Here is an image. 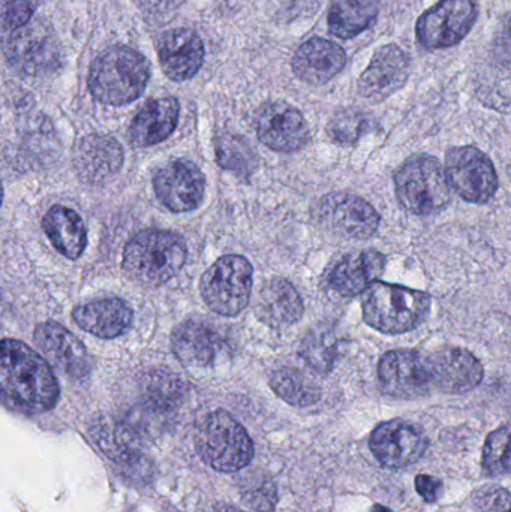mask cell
<instances>
[{
	"instance_id": "obj_1",
	"label": "cell",
	"mask_w": 511,
	"mask_h": 512,
	"mask_svg": "<svg viewBox=\"0 0 511 512\" xmlns=\"http://www.w3.org/2000/svg\"><path fill=\"white\" fill-rule=\"evenodd\" d=\"M59 399V384L47 360L18 340L0 342V400L18 411L45 412Z\"/></svg>"
},
{
	"instance_id": "obj_2",
	"label": "cell",
	"mask_w": 511,
	"mask_h": 512,
	"mask_svg": "<svg viewBox=\"0 0 511 512\" xmlns=\"http://www.w3.org/2000/svg\"><path fill=\"white\" fill-rule=\"evenodd\" d=\"M150 77V63L129 47H113L90 66V92L108 105H125L143 95Z\"/></svg>"
},
{
	"instance_id": "obj_3",
	"label": "cell",
	"mask_w": 511,
	"mask_h": 512,
	"mask_svg": "<svg viewBox=\"0 0 511 512\" xmlns=\"http://www.w3.org/2000/svg\"><path fill=\"white\" fill-rule=\"evenodd\" d=\"M363 319L384 334H402L419 327L431 310L426 292L392 283H372L363 295Z\"/></svg>"
},
{
	"instance_id": "obj_4",
	"label": "cell",
	"mask_w": 511,
	"mask_h": 512,
	"mask_svg": "<svg viewBox=\"0 0 511 512\" xmlns=\"http://www.w3.org/2000/svg\"><path fill=\"white\" fill-rule=\"evenodd\" d=\"M185 242L171 231L149 230L126 245L123 270L137 283L159 286L173 279L186 262Z\"/></svg>"
},
{
	"instance_id": "obj_5",
	"label": "cell",
	"mask_w": 511,
	"mask_h": 512,
	"mask_svg": "<svg viewBox=\"0 0 511 512\" xmlns=\"http://www.w3.org/2000/svg\"><path fill=\"white\" fill-rule=\"evenodd\" d=\"M195 447L204 463L225 474L242 471L254 459V444L245 427L225 411L212 412L201 421Z\"/></svg>"
},
{
	"instance_id": "obj_6",
	"label": "cell",
	"mask_w": 511,
	"mask_h": 512,
	"mask_svg": "<svg viewBox=\"0 0 511 512\" xmlns=\"http://www.w3.org/2000/svg\"><path fill=\"white\" fill-rule=\"evenodd\" d=\"M396 197L407 212L432 216L450 203L446 173L434 156H416L405 162L395 174Z\"/></svg>"
},
{
	"instance_id": "obj_7",
	"label": "cell",
	"mask_w": 511,
	"mask_h": 512,
	"mask_svg": "<svg viewBox=\"0 0 511 512\" xmlns=\"http://www.w3.org/2000/svg\"><path fill=\"white\" fill-rule=\"evenodd\" d=\"M254 268L240 255H227L210 265L200 280V292L210 310L236 316L251 300Z\"/></svg>"
},
{
	"instance_id": "obj_8",
	"label": "cell",
	"mask_w": 511,
	"mask_h": 512,
	"mask_svg": "<svg viewBox=\"0 0 511 512\" xmlns=\"http://www.w3.org/2000/svg\"><path fill=\"white\" fill-rule=\"evenodd\" d=\"M444 173L450 188L468 203L486 204L497 194V171L489 156L477 147L450 149Z\"/></svg>"
},
{
	"instance_id": "obj_9",
	"label": "cell",
	"mask_w": 511,
	"mask_h": 512,
	"mask_svg": "<svg viewBox=\"0 0 511 512\" xmlns=\"http://www.w3.org/2000/svg\"><path fill=\"white\" fill-rule=\"evenodd\" d=\"M314 219L333 236L366 240L380 228V215L372 204L357 195L329 194L314 207Z\"/></svg>"
},
{
	"instance_id": "obj_10",
	"label": "cell",
	"mask_w": 511,
	"mask_h": 512,
	"mask_svg": "<svg viewBox=\"0 0 511 512\" xmlns=\"http://www.w3.org/2000/svg\"><path fill=\"white\" fill-rule=\"evenodd\" d=\"M477 15L476 0H441L417 21V38L426 48L453 47L473 29Z\"/></svg>"
},
{
	"instance_id": "obj_11",
	"label": "cell",
	"mask_w": 511,
	"mask_h": 512,
	"mask_svg": "<svg viewBox=\"0 0 511 512\" xmlns=\"http://www.w3.org/2000/svg\"><path fill=\"white\" fill-rule=\"evenodd\" d=\"M6 56L12 65L27 75H48L60 66V48L50 27L39 21L12 32L6 44Z\"/></svg>"
},
{
	"instance_id": "obj_12",
	"label": "cell",
	"mask_w": 511,
	"mask_h": 512,
	"mask_svg": "<svg viewBox=\"0 0 511 512\" xmlns=\"http://www.w3.org/2000/svg\"><path fill=\"white\" fill-rule=\"evenodd\" d=\"M378 381L384 393L395 399H419L432 387L428 361L410 349L386 352L378 363Z\"/></svg>"
},
{
	"instance_id": "obj_13",
	"label": "cell",
	"mask_w": 511,
	"mask_h": 512,
	"mask_svg": "<svg viewBox=\"0 0 511 512\" xmlns=\"http://www.w3.org/2000/svg\"><path fill=\"white\" fill-rule=\"evenodd\" d=\"M255 131L264 146L281 153L302 150L311 140L303 114L282 101L269 102L260 108L255 119Z\"/></svg>"
},
{
	"instance_id": "obj_14",
	"label": "cell",
	"mask_w": 511,
	"mask_h": 512,
	"mask_svg": "<svg viewBox=\"0 0 511 512\" xmlns=\"http://www.w3.org/2000/svg\"><path fill=\"white\" fill-rule=\"evenodd\" d=\"M428 444L423 430L405 420L380 424L369 441L375 459L386 468L392 469L408 468L419 462Z\"/></svg>"
},
{
	"instance_id": "obj_15",
	"label": "cell",
	"mask_w": 511,
	"mask_h": 512,
	"mask_svg": "<svg viewBox=\"0 0 511 512\" xmlns=\"http://www.w3.org/2000/svg\"><path fill=\"white\" fill-rule=\"evenodd\" d=\"M153 188L159 201L171 212H192L203 203L206 179L192 162L173 161L156 173Z\"/></svg>"
},
{
	"instance_id": "obj_16",
	"label": "cell",
	"mask_w": 511,
	"mask_h": 512,
	"mask_svg": "<svg viewBox=\"0 0 511 512\" xmlns=\"http://www.w3.org/2000/svg\"><path fill=\"white\" fill-rule=\"evenodd\" d=\"M432 385L447 394H464L479 387L483 366L468 349L447 346L429 358Z\"/></svg>"
},
{
	"instance_id": "obj_17",
	"label": "cell",
	"mask_w": 511,
	"mask_h": 512,
	"mask_svg": "<svg viewBox=\"0 0 511 512\" xmlns=\"http://www.w3.org/2000/svg\"><path fill=\"white\" fill-rule=\"evenodd\" d=\"M410 59L398 45H384L359 78V92L369 101L381 102L407 83Z\"/></svg>"
},
{
	"instance_id": "obj_18",
	"label": "cell",
	"mask_w": 511,
	"mask_h": 512,
	"mask_svg": "<svg viewBox=\"0 0 511 512\" xmlns=\"http://www.w3.org/2000/svg\"><path fill=\"white\" fill-rule=\"evenodd\" d=\"M36 346L42 357L72 378H83L90 372V358L83 343L62 325L44 322L35 330Z\"/></svg>"
},
{
	"instance_id": "obj_19",
	"label": "cell",
	"mask_w": 511,
	"mask_h": 512,
	"mask_svg": "<svg viewBox=\"0 0 511 512\" xmlns=\"http://www.w3.org/2000/svg\"><path fill=\"white\" fill-rule=\"evenodd\" d=\"M158 56L162 71L170 80L186 81L203 65V41L192 30L173 29L159 41Z\"/></svg>"
},
{
	"instance_id": "obj_20",
	"label": "cell",
	"mask_w": 511,
	"mask_h": 512,
	"mask_svg": "<svg viewBox=\"0 0 511 512\" xmlns=\"http://www.w3.org/2000/svg\"><path fill=\"white\" fill-rule=\"evenodd\" d=\"M257 318L272 328H287L302 319L305 306L287 279H270L261 286L254 303Z\"/></svg>"
},
{
	"instance_id": "obj_21",
	"label": "cell",
	"mask_w": 511,
	"mask_h": 512,
	"mask_svg": "<svg viewBox=\"0 0 511 512\" xmlns=\"http://www.w3.org/2000/svg\"><path fill=\"white\" fill-rule=\"evenodd\" d=\"M347 65V54L335 42L312 38L296 51L293 71L300 80L312 86L326 84Z\"/></svg>"
},
{
	"instance_id": "obj_22",
	"label": "cell",
	"mask_w": 511,
	"mask_h": 512,
	"mask_svg": "<svg viewBox=\"0 0 511 512\" xmlns=\"http://www.w3.org/2000/svg\"><path fill=\"white\" fill-rule=\"evenodd\" d=\"M74 164L86 182H105L122 167V147L107 135H89L75 147Z\"/></svg>"
},
{
	"instance_id": "obj_23",
	"label": "cell",
	"mask_w": 511,
	"mask_h": 512,
	"mask_svg": "<svg viewBox=\"0 0 511 512\" xmlns=\"http://www.w3.org/2000/svg\"><path fill=\"white\" fill-rule=\"evenodd\" d=\"M386 256L377 251H360L345 256L333 268L329 283L344 297H356L383 276Z\"/></svg>"
},
{
	"instance_id": "obj_24",
	"label": "cell",
	"mask_w": 511,
	"mask_h": 512,
	"mask_svg": "<svg viewBox=\"0 0 511 512\" xmlns=\"http://www.w3.org/2000/svg\"><path fill=\"white\" fill-rule=\"evenodd\" d=\"M177 99L161 98L147 102L129 126V141L137 147H150L167 140L179 122Z\"/></svg>"
},
{
	"instance_id": "obj_25",
	"label": "cell",
	"mask_w": 511,
	"mask_h": 512,
	"mask_svg": "<svg viewBox=\"0 0 511 512\" xmlns=\"http://www.w3.org/2000/svg\"><path fill=\"white\" fill-rule=\"evenodd\" d=\"M171 345L174 354L185 366L206 367L218 355L221 337L206 322L188 319L173 331Z\"/></svg>"
},
{
	"instance_id": "obj_26",
	"label": "cell",
	"mask_w": 511,
	"mask_h": 512,
	"mask_svg": "<svg viewBox=\"0 0 511 512\" xmlns=\"http://www.w3.org/2000/svg\"><path fill=\"white\" fill-rule=\"evenodd\" d=\"M78 327L101 339H113L128 330L132 322L131 307L119 298L92 301L72 312Z\"/></svg>"
},
{
	"instance_id": "obj_27",
	"label": "cell",
	"mask_w": 511,
	"mask_h": 512,
	"mask_svg": "<svg viewBox=\"0 0 511 512\" xmlns=\"http://www.w3.org/2000/svg\"><path fill=\"white\" fill-rule=\"evenodd\" d=\"M96 444L126 474L135 478L146 477L149 463L141 453V441L122 423L110 429H99Z\"/></svg>"
},
{
	"instance_id": "obj_28",
	"label": "cell",
	"mask_w": 511,
	"mask_h": 512,
	"mask_svg": "<svg viewBox=\"0 0 511 512\" xmlns=\"http://www.w3.org/2000/svg\"><path fill=\"white\" fill-rule=\"evenodd\" d=\"M45 234L54 248L66 256L77 259L86 248V228L74 210L56 206L48 210L42 222Z\"/></svg>"
},
{
	"instance_id": "obj_29",
	"label": "cell",
	"mask_w": 511,
	"mask_h": 512,
	"mask_svg": "<svg viewBox=\"0 0 511 512\" xmlns=\"http://www.w3.org/2000/svg\"><path fill=\"white\" fill-rule=\"evenodd\" d=\"M141 394V403L164 417L182 402L185 385L176 373L162 369L152 370L141 381Z\"/></svg>"
},
{
	"instance_id": "obj_30",
	"label": "cell",
	"mask_w": 511,
	"mask_h": 512,
	"mask_svg": "<svg viewBox=\"0 0 511 512\" xmlns=\"http://www.w3.org/2000/svg\"><path fill=\"white\" fill-rule=\"evenodd\" d=\"M377 17L372 0H333L329 11V29L338 38L350 39L371 26Z\"/></svg>"
},
{
	"instance_id": "obj_31",
	"label": "cell",
	"mask_w": 511,
	"mask_h": 512,
	"mask_svg": "<svg viewBox=\"0 0 511 512\" xmlns=\"http://www.w3.org/2000/svg\"><path fill=\"white\" fill-rule=\"evenodd\" d=\"M270 387L282 400L297 408H308L320 402L321 391L311 378L291 367L273 373Z\"/></svg>"
},
{
	"instance_id": "obj_32",
	"label": "cell",
	"mask_w": 511,
	"mask_h": 512,
	"mask_svg": "<svg viewBox=\"0 0 511 512\" xmlns=\"http://www.w3.org/2000/svg\"><path fill=\"white\" fill-rule=\"evenodd\" d=\"M341 340L332 328H315L303 339L300 355L317 373H329L341 354Z\"/></svg>"
},
{
	"instance_id": "obj_33",
	"label": "cell",
	"mask_w": 511,
	"mask_h": 512,
	"mask_svg": "<svg viewBox=\"0 0 511 512\" xmlns=\"http://www.w3.org/2000/svg\"><path fill=\"white\" fill-rule=\"evenodd\" d=\"M216 159L219 167L242 177L251 176L258 165V158L249 143L237 135L222 134L216 140Z\"/></svg>"
},
{
	"instance_id": "obj_34",
	"label": "cell",
	"mask_w": 511,
	"mask_h": 512,
	"mask_svg": "<svg viewBox=\"0 0 511 512\" xmlns=\"http://www.w3.org/2000/svg\"><path fill=\"white\" fill-rule=\"evenodd\" d=\"M483 474L501 477L510 471V427L504 424L488 436L483 448Z\"/></svg>"
},
{
	"instance_id": "obj_35",
	"label": "cell",
	"mask_w": 511,
	"mask_h": 512,
	"mask_svg": "<svg viewBox=\"0 0 511 512\" xmlns=\"http://www.w3.org/2000/svg\"><path fill=\"white\" fill-rule=\"evenodd\" d=\"M369 119L360 111L345 110L336 114L329 125L327 134L341 146H353L368 131Z\"/></svg>"
},
{
	"instance_id": "obj_36",
	"label": "cell",
	"mask_w": 511,
	"mask_h": 512,
	"mask_svg": "<svg viewBox=\"0 0 511 512\" xmlns=\"http://www.w3.org/2000/svg\"><path fill=\"white\" fill-rule=\"evenodd\" d=\"M38 0H0V23L3 29L14 30L32 20Z\"/></svg>"
},
{
	"instance_id": "obj_37",
	"label": "cell",
	"mask_w": 511,
	"mask_h": 512,
	"mask_svg": "<svg viewBox=\"0 0 511 512\" xmlns=\"http://www.w3.org/2000/svg\"><path fill=\"white\" fill-rule=\"evenodd\" d=\"M243 498L258 512L273 511L275 510L276 502H278L276 487L267 480L251 484L248 489L243 490Z\"/></svg>"
},
{
	"instance_id": "obj_38",
	"label": "cell",
	"mask_w": 511,
	"mask_h": 512,
	"mask_svg": "<svg viewBox=\"0 0 511 512\" xmlns=\"http://www.w3.org/2000/svg\"><path fill=\"white\" fill-rule=\"evenodd\" d=\"M476 507L479 512H510L509 490L488 487L477 493Z\"/></svg>"
},
{
	"instance_id": "obj_39",
	"label": "cell",
	"mask_w": 511,
	"mask_h": 512,
	"mask_svg": "<svg viewBox=\"0 0 511 512\" xmlns=\"http://www.w3.org/2000/svg\"><path fill=\"white\" fill-rule=\"evenodd\" d=\"M414 484H416L417 493L429 504H434L440 498L443 483L437 478L429 477V475H419Z\"/></svg>"
},
{
	"instance_id": "obj_40",
	"label": "cell",
	"mask_w": 511,
	"mask_h": 512,
	"mask_svg": "<svg viewBox=\"0 0 511 512\" xmlns=\"http://www.w3.org/2000/svg\"><path fill=\"white\" fill-rule=\"evenodd\" d=\"M185 0H138L141 8L150 14H168L176 11Z\"/></svg>"
},
{
	"instance_id": "obj_41",
	"label": "cell",
	"mask_w": 511,
	"mask_h": 512,
	"mask_svg": "<svg viewBox=\"0 0 511 512\" xmlns=\"http://www.w3.org/2000/svg\"><path fill=\"white\" fill-rule=\"evenodd\" d=\"M371 512H393L390 508L383 507V505H375Z\"/></svg>"
},
{
	"instance_id": "obj_42",
	"label": "cell",
	"mask_w": 511,
	"mask_h": 512,
	"mask_svg": "<svg viewBox=\"0 0 511 512\" xmlns=\"http://www.w3.org/2000/svg\"><path fill=\"white\" fill-rule=\"evenodd\" d=\"M2 198H3V189H2V183H0V204H2Z\"/></svg>"
}]
</instances>
